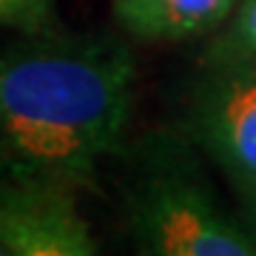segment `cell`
I'll return each mask as SVG.
<instances>
[{"mask_svg":"<svg viewBox=\"0 0 256 256\" xmlns=\"http://www.w3.org/2000/svg\"><path fill=\"white\" fill-rule=\"evenodd\" d=\"M137 66L106 34H43L0 52V176L86 185L117 148Z\"/></svg>","mask_w":256,"mask_h":256,"instance_id":"cell-1","label":"cell"},{"mask_svg":"<svg viewBox=\"0 0 256 256\" xmlns=\"http://www.w3.org/2000/svg\"><path fill=\"white\" fill-rule=\"evenodd\" d=\"M128 222L151 256H256V234L230 220L180 162L148 168L128 200Z\"/></svg>","mask_w":256,"mask_h":256,"instance_id":"cell-2","label":"cell"},{"mask_svg":"<svg viewBox=\"0 0 256 256\" xmlns=\"http://www.w3.org/2000/svg\"><path fill=\"white\" fill-rule=\"evenodd\" d=\"M194 126L256 225V63L210 74L194 102Z\"/></svg>","mask_w":256,"mask_h":256,"instance_id":"cell-3","label":"cell"},{"mask_svg":"<svg viewBox=\"0 0 256 256\" xmlns=\"http://www.w3.org/2000/svg\"><path fill=\"white\" fill-rule=\"evenodd\" d=\"M0 245L6 256H94L97 239L68 185L3 180Z\"/></svg>","mask_w":256,"mask_h":256,"instance_id":"cell-4","label":"cell"},{"mask_svg":"<svg viewBox=\"0 0 256 256\" xmlns=\"http://www.w3.org/2000/svg\"><path fill=\"white\" fill-rule=\"evenodd\" d=\"M120 26L142 40H188L216 28L242 0H111Z\"/></svg>","mask_w":256,"mask_h":256,"instance_id":"cell-5","label":"cell"},{"mask_svg":"<svg viewBox=\"0 0 256 256\" xmlns=\"http://www.w3.org/2000/svg\"><path fill=\"white\" fill-rule=\"evenodd\" d=\"M54 14V0H0V28L28 34L46 32Z\"/></svg>","mask_w":256,"mask_h":256,"instance_id":"cell-6","label":"cell"},{"mask_svg":"<svg viewBox=\"0 0 256 256\" xmlns=\"http://www.w3.org/2000/svg\"><path fill=\"white\" fill-rule=\"evenodd\" d=\"M234 37L248 54L256 57V0H242L236 9V23H234Z\"/></svg>","mask_w":256,"mask_h":256,"instance_id":"cell-7","label":"cell"},{"mask_svg":"<svg viewBox=\"0 0 256 256\" xmlns=\"http://www.w3.org/2000/svg\"><path fill=\"white\" fill-rule=\"evenodd\" d=\"M0 256H6V250H3V245H0Z\"/></svg>","mask_w":256,"mask_h":256,"instance_id":"cell-8","label":"cell"}]
</instances>
